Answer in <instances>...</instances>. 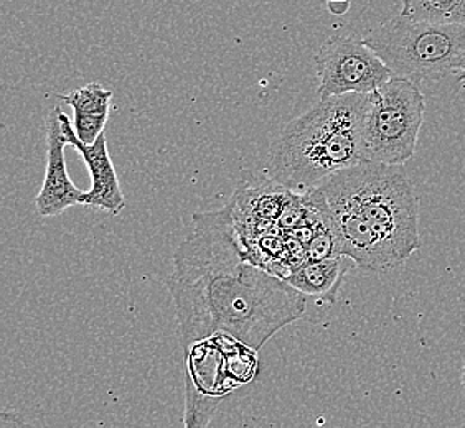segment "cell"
Listing matches in <instances>:
<instances>
[{
    "instance_id": "1",
    "label": "cell",
    "mask_w": 465,
    "mask_h": 428,
    "mask_svg": "<svg viewBox=\"0 0 465 428\" xmlns=\"http://www.w3.org/2000/svg\"><path fill=\"white\" fill-rule=\"evenodd\" d=\"M192 221L167 280L183 349L224 333L260 351L304 318L307 297L251 259L230 205L195 213Z\"/></svg>"
},
{
    "instance_id": "2",
    "label": "cell",
    "mask_w": 465,
    "mask_h": 428,
    "mask_svg": "<svg viewBox=\"0 0 465 428\" xmlns=\"http://www.w3.org/2000/svg\"><path fill=\"white\" fill-rule=\"evenodd\" d=\"M305 195L357 268L388 272L420 248L418 198L401 165L361 161Z\"/></svg>"
},
{
    "instance_id": "3",
    "label": "cell",
    "mask_w": 465,
    "mask_h": 428,
    "mask_svg": "<svg viewBox=\"0 0 465 428\" xmlns=\"http://www.w3.org/2000/svg\"><path fill=\"white\" fill-rule=\"evenodd\" d=\"M367 109L368 94L321 99L282 127L269 149L264 173L294 193H307L341 170L365 161Z\"/></svg>"
},
{
    "instance_id": "4",
    "label": "cell",
    "mask_w": 465,
    "mask_h": 428,
    "mask_svg": "<svg viewBox=\"0 0 465 428\" xmlns=\"http://www.w3.org/2000/svg\"><path fill=\"white\" fill-rule=\"evenodd\" d=\"M363 40L396 78L420 83L464 68L465 25L414 22L398 14Z\"/></svg>"
},
{
    "instance_id": "5",
    "label": "cell",
    "mask_w": 465,
    "mask_h": 428,
    "mask_svg": "<svg viewBox=\"0 0 465 428\" xmlns=\"http://www.w3.org/2000/svg\"><path fill=\"white\" fill-rule=\"evenodd\" d=\"M185 428H206L220 402L258 374L254 349L224 333L188 346Z\"/></svg>"
},
{
    "instance_id": "6",
    "label": "cell",
    "mask_w": 465,
    "mask_h": 428,
    "mask_svg": "<svg viewBox=\"0 0 465 428\" xmlns=\"http://www.w3.org/2000/svg\"><path fill=\"white\" fill-rule=\"evenodd\" d=\"M424 112L426 98L414 81L393 76L368 94L363 125L365 161L403 165L412 159Z\"/></svg>"
},
{
    "instance_id": "7",
    "label": "cell",
    "mask_w": 465,
    "mask_h": 428,
    "mask_svg": "<svg viewBox=\"0 0 465 428\" xmlns=\"http://www.w3.org/2000/svg\"><path fill=\"white\" fill-rule=\"evenodd\" d=\"M313 60L321 80L317 90L321 99L371 94L393 78L383 60L358 36H331Z\"/></svg>"
},
{
    "instance_id": "8",
    "label": "cell",
    "mask_w": 465,
    "mask_h": 428,
    "mask_svg": "<svg viewBox=\"0 0 465 428\" xmlns=\"http://www.w3.org/2000/svg\"><path fill=\"white\" fill-rule=\"evenodd\" d=\"M62 107L54 106L45 119V179L35 198L36 211L44 218H54L73 206L83 205L86 191L74 187L64 161V137L62 131Z\"/></svg>"
},
{
    "instance_id": "9",
    "label": "cell",
    "mask_w": 465,
    "mask_h": 428,
    "mask_svg": "<svg viewBox=\"0 0 465 428\" xmlns=\"http://www.w3.org/2000/svg\"><path fill=\"white\" fill-rule=\"evenodd\" d=\"M62 131L66 145H72L76 152L80 153L86 167L90 170L91 188L84 195L83 206L98 208L111 214H119L125 208V198L116 169L111 160L108 151V137L101 135L98 141L91 145L81 142L74 132V127L70 117L62 112Z\"/></svg>"
},
{
    "instance_id": "10",
    "label": "cell",
    "mask_w": 465,
    "mask_h": 428,
    "mask_svg": "<svg viewBox=\"0 0 465 428\" xmlns=\"http://www.w3.org/2000/svg\"><path fill=\"white\" fill-rule=\"evenodd\" d=\"M353 266L355 262L345 256H337L331 259L305 260L284 280L305 297H315L329 304H335L341 284Z\"/></svg>"
},
{
    "instance_id": "11",
    "label": "cell",
    "mask_w": 465,
    "mask_h": 428,
    "mask_svg": "<svg viewBox=\"0 0 465 428\" xmlns=\"http://www.w3.org/2000/svg\"><path fill=\"white\" fill-rule=\"evenodd\" d=\"M60 99L73 109V127L81 142L91 145L104 134L113 91L99 83H90Z\"/></svg>"
},
{
    "instance_id": "12",
    "label": "cell",
    "mask_w": 465,
    "mask_h": 428,
    "mask_svg": "<svg viewBox=\"0 0 465 428\" xmlns=\"http://www.w3.org/2000/svg\"><path fill=\"white\" fill-rule=\"evenodd\" d=\"M401 15L414 22L465 25V0H401Z\"/></svg>"
},
{
    "instance_id": "13",
    "label": "cell",
    "mask_w": 465,
    "mask_h": 428,
    "mask_svg": "<svg viewBox=\"0 0 465 428\" xmlns=\"http://www.w3.org/2000/svg\"><path fill=\"white\" fill-rule=\"evenodd\" d=\"M0 428H35L30 422L18 415L15 412H2Z\"/></svg>"
},
{
    "instance_id": "14",
    "label": "cell",
    "mask_w": 465,
    "mask_h": 428,
    "mask_svg": "<svg viewBox=\"0 0 465 428\" xmlns=\"http://www.w3.org/2000/svg\"><path fill=\"white\" fill-rule=\"evenodd\" d=\"M351 0H327V9L333 15H343L350 9Z\"/></svg>"
},
{
    "instance_id": "15",
    "label": "cell",
    "mask_w": 465,
    "mask_h": 428,
    "mask_svg": "<svg viewBox=\"0 0 465 428\" xmlns=\"http://www.w3.org/2000/svg\"><path fill=\"white\" fill-rule=\"evenodd\" d=\"M462 81H465V64L464 68L457 73V83H462Z\"/></svg>"
},
{
    "instance_id": "16",
    "label": "cell",
    "mask_w": 465,
    "mask_h": 428,
    "mask_svg": "<svg viewBox=\"0 0 465 428\" xmlns=\"http://www.w3.org/2000/svg\"><path fill=\"white\" fill-rule=\"evenodd\" d=\"M462 385H464V391H465V365H464V371H462Z\"/></svg>"
}]
</instances>
